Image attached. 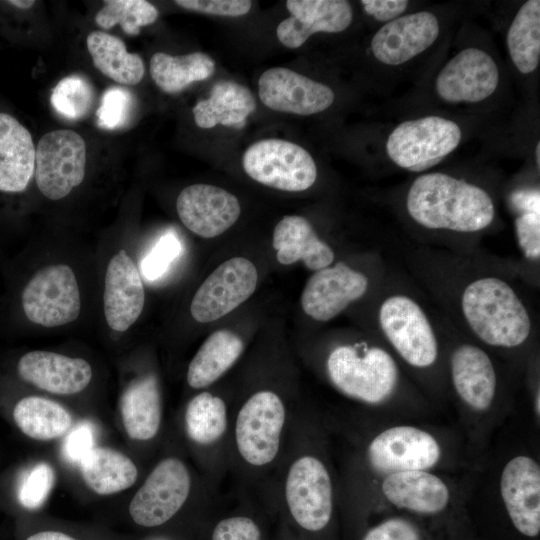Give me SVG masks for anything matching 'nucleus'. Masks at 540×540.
<instances>
[{"instance_id":"obj_29","label":"nucleus","mask_w":540,"mask_h":540,"mask_svg":"<svg viewBox=\"0 0 540 540\" xmlns=\"http://www.w3.org/2000/svg\"><path fill=\"white\" fill-rule=\"evenodd\" d=\"M243 349L242 339L232 331L222 329L213 332L188 366V385L194 389L210 386L234 365Z\"/></svg>"},{"instance_id":"obj_45","label":"nucleus","mask_w":540,"mask_h":540,"mask_svg":"<svg viewBox=\"0 0 540 540\" xmlns=\"http://www.w3.org/2000/svg\"><path fill=\"white\" fill-rule=\"evenodd\" d=\"M212 540H261L258 525L249 517L233 516L217 523Z\"/></svg>"},{"instance_id":"obj_31","label":"nucleus","mask_w":540,"mask_h":540,"mask_svg":"<svg viewBox=\"0 0 540 540\" xmlns=\"http://www.w3.org/2000/svg\"><path fill=\"white\" fill-rule=\"evenodd\" d=\"M13 419L26 436L39 441L62 437L73 424L72 415L64 406L40 396L19 400L13 410Z\"/></svg>"},{"instance_id":"obj_9","label":"nucleus","mask_w":540,"mask_h":540,"mask_svg":"<svg viewBox=\"0 0 540 540\" xmlns=\"http://www.w3.org/2000/svg\"><path fill=\"white\" fill-rule=\"evenodd\" d=\"M285 499L295 522L303 529L317 532L331 520L334 486L325 463L306 454L296 458L285 480Z\"/></svg>"},{"instance_id":"obj_22","label":"nucleus","mask_w":540,"mask_h":540,"mask_svg":"<svg viewBox=\"0 0 540 540\" xmlns=\"http://www.w3.org/2000/svg\"><path fill=\"white\" fill-rule=\"evenodd\" d=\"M145 291L139 270L125 250L109 261L103 294L104 315L108 326L118 332L128 330L140 317Z\"/></svg>"},{"instance_id":"obj_10","label":"nucleus","mask_w":540,"mask_h":540,"mask_svg":"<svg viewBox=\"0 0 540 540\" xmlns=\"http://www.w3.org/2000/svg\"><path fill=\"white\" fill-rule=\"evenodd\" d=\"M35 150L36 184L46 198L62 199L82 183L86 144L80 134L68 129L48 132Z\"/></svg>"},{"instance_id":"obj_12","label":"nucleus","mask_w":540,"mask_h":540,"mask_svg":"<svg viewBox=\"0 0 540 540\" xmlns=\"http://www.w3.org/2000/svg\"><path fill=\"white\" fill-rule=\"evenodd\" d=\"M450 377L468 421L478 425L494 417L498 379L494 363L485 350L469 343L457 346L450 356Z\"/></svg>"},{"instance_id":"obj_35","label":"nucleus","mask_w":540,"mask_h":540,"mask_svg":"<svg viewBox=\"0 0 540 540\" xmlns=\"http://www.w3.org/2000/svg\"><path fill=\"white\" fill-rule=\"evenodd\" d=\"M184 423L189 439L198 445H212L226 432L227 407L224 400L210 392H201L188 403Z\"/></svg>"},{"instance_id":"obj_8","label":"nucleus","mask_w":540,"mask_h":540,"mask_svg":"<svg viewBox=\"0 0 540 540\" xmlns=\"http://www.w3.org/2000/svg\"><path fill=\"white\" fill-rule=\"evenodd\" d=\"M242 165L253 180L282 191H304L317 178V167L309 152L283 139L253 143L245 151Z\"/></svg>"},{"instance_id":"obj_32","label":"nucleus","mask_w":540,"mask_h":540,"mask_svg":"<svg viewBox=\"0 0 540 540\" xmlns=\"http://www.w3.org/2000/svg\"><path fill=\"white\" fill-rule=\"evenodd\" d=\"M87 48L94 66L119 84L136 85L144 76L142 58L127 51L124 42L108 33L93 31L87 36Z\"/></svg>"},{"instance_id":"obj_1","label":"nucleus","mask_w":540,"mask_h":540,"mask_svg":"<svg viewBox=\"0 0 540 540\" xmlns=\"http://www.w3.org/2000/svg\"><path fill=\"white\" fill-rule=\"evenodd\" d=\"M410 217L429 229L473 233L494 220L495 206L481 187L445 173H426L411 184L406 197Z\"/></svg>"},{"instance_id":"obj_50","label":"nucleus","mask_w":540,"mask_h":540,"mask_svg":"<svg viewBox=\"0 0 540 540\" xmlns=\"http://www.w3.org/2000/svg\"><path fill=\"white\" fill-rule=\"evenodd\" d=\"M535 158H536V162H537V164L539 166V163H540V142H538L537 145H536Z\"/></svg>"},{"instance_id":"obj_18","label":"nucleus","mask_w":540,"mask_h":540,"mask_svg":"<svg viewBox=\"0 0 540 540\" xmlns=\"http://www.w3.org/2000/svg\"><path fill=\"white\" fill-rule=\"evenodd\" d=\"M368 287L365 274L338 262L311 275L302 291L301 306L312 319L326 322L360 299Z\"/></svg>"},{"instance_id":"obj_3","label":"nucleus","mask_w":540,"mask_h":540,"mask_svg":"<svg viewBox=\"0 0 540 540\" xmlns=\"http://www.w3.org/2000/svg\"><path fill=\"white\" fill-rule=\"evenodd\" d=\"M461 309L473 333L491 347H519L531 333L527 308L500 278L487 276L470 282L462 292Z\"/></svg>"},{"instance_id":"obj_46","label":"nucleus","mask_w":540,"mask_h":540,"mask_svg":"<svg viewBox=\"0 0 540 540\" xmlns=\"http://www.w3.org/2000/svg\"><path fill=\"white\" fill-rule=\"evenodd\" d=\"M362 7L365 12L380 22H390L407 9L406 0H362Z\"/></svg>"},{"instance_id":"obj_40","label":"nucleus","mask_w":540,"mask_h":540,"mask_svg":"<svg viewBox=\"0 0 540 540\" xmlns=\"http://www.w3.org/2000/svg\"><path fill=\"white\" fill-rule=\"evenodd\" d=\"M181 250V242L173 232L164 234L141 263V270L145 278L155 280L161 277L179 256Z\"/></svg>"},{"instance_id":"obj_48","label":"nucleus","mask_w":540,"mask_h":540,"mask_svg":"<svg viewBox=\"0 0 540 540\" xmlns=\"http://www.w3.org/2000/svg\"><path fill=\"white\" fill-rule=\"evenodd\" d=\"M26 540H77L76 538L54 530L40 531L30 535Z\"/></svg>"},{"instance_id":"obj_37","label":"nucleus","mask_w":540,"mask_h":540,"mask_svg":"<svg viewBox=\"0 0 540 540\" xmlns=\"http://www.w3.org/2000/svg\"><path fill=\"white\" fill-rule=\"evenodd\" d=\"M94 98L91 84L82 76L71 75L61 79L51 93V104L62 116L76 120L90 110Z\"/></svg>"},{"instance_id":"obj_2","label":"nucleus","mask_w":540,"mask_h":540,"mask_svg":"<svg viewBox=\"0 0 540 540\" xmlns=\"http://www.w3.org/2000/svg\"><path fill=\"white\" fill-rule=\"evenodd\" d=\"M454 446L445 434L415 423H391L373 434L364 447L363 459L377 484L397 472L432 470L445 472L454 465Z\"/></svg>"},{"instance_id":"obj_36","label":"nucleus","mask_w":540,"mask_h":540,"mask_svg":"<svg viewBox=\"0 0 540 540\" xmlns=\"http://www.w3.org/2000/svg\"><path fill=\"white\" fill-rule=\"evenodd\" d=\"M97 12L95 22L103 29L120 24L122 30L136 36L143 26L154 23L158 17L157 8L145 0H108Z\"/></svg>"},{"instance_id":"obj_16","label":"nucleus","mask_w":540,"mask_h":540,"mask_svg":"<svg viewBox=\"0 0 540 540\" xmlns=\"http://www.w3.org/2000/svg\"><path fill=\"white\" fill-rule=\"evenodd\" d=\"M258 273L255 265L243 257L220 264L200 285L190 304L192 317L209 323L224 317L255 291Z\"/></svg>"},{"instance_id":"obj_43","label":"nucleus","mask_w":540,"mask_h":540,"mask_svg":"<svg viewBox=\"0 0 540 540\" xmlns=\"http://www.w3.org/2000/svg\"><path fill=\"white\" fill-rule=\"evenodd\" d=\"M519 246L533 260L540 256V211L520 212L515 220Z\"/></svg>"},{"instance_id":"obj_49","label":"nucleus","mask_w":540,"mask_h":540,"mask_svg":"<svg viewBox=\"0 0 540 540\" xmlns=\"http://www.w3.org/2000/svg\"><path fill=\"white\" fill-rule=\"evenodd\" d=\"M7 3L20 9H29L35 4V1L34 0H10V1H7Z\"/></svg>"},{"instance_id":"obj_6","label":"nucleus","mask_w":540,"mask_h":540,"mask_svg":"<svg viewBox=\"0 0 540 540\" xmlns=\"http://www.w3.org/2000/svg\"><path fill=\"white\" fill-rule=\"evenodd\" d=\"M378 316L385 338L406 364L427 369L436 363L438 340L427 315L414 299L392 295L382 302Z\"/></svg>"},{"instance_id":"obj_21","label":"nucleus","mask_w":540,"mask_h":540,"mask_svg":"<svg viewBox=\"0 0 540 540\" xmlns=\"http://www.w3.org/2000/svg\"><path fill=\"white\" fill-rule=\"evenodd\" d=\"M183 225L203 238H213L228 230L241 212L237 197L223 188L194 184L184 188L176 200Z\"/></svg>"},{"instance_id":"obj_19","label":"nucleus","mask_w":540,"mask_h":540,"mask_svg":"<svg viewBox=\"0 0 540 540\" xmlns=\"http://www.w3.org/2000/svg\"><path fill=\"white\" fill-rule=\"evenodd\" d=\"M258 91L266 107L303 116L328 109L335 99L329 86L283 67L263 72L258 81Z\"/></svg>"},{"instance_id":"obj_7","label":"nucleus","mask_w":540,"mask_h":540,"mask_svg":"<svg viewBox=\"0 0 540 540\" xmlns=\"http://www.w3.org/2000/svg\"><path fill=\"white\" fill-rule=\"evenodd\" d=\"M286 409L275 392L254 393L240 408L235 421V443L241 458L251 466L271 464L280 449Z\"/></svg>"},{"instance_id":"obj_41","label":"nucleus","mask_w":540,"mask_h":540,"mask_svg":"<svg viewBox=\"0 0 540 540\" xmlns=\"http://www.w3.org/2000/svg\"><path fill=\"white\" fill-rule=\"evenodd\" d=\"M96 431L92 423L81 421L71 428L63 443V455L70 463H79L94 448Z\"/></svg>"},{"instance_id":"obj_28","label":"nucleus","mask_w":540,"mask_h":540,"mask_svg":"<svg viewBox=\"0 0 540 540\" xmlns=\"http://www.w3.org/2000/svg\"><path fill=\"white\" fill-rule=\"evenodd\" d=\"M122 422L127 435L138 441L156 436L162 420V402L157 378L146 375L130 383L120 402Z\"/></svg>"},{"instance_id":"obj_23","label":"nucleus","mask_w":540,"mask_h":540,"mask_svg":"<svg viewBox=\"0 0 540 540\" xmlns=\"http://www.w3.org/2000/svg\"><path fill=\"white\" fill-rule=\"evenodd\" d=\"M290 17L281 21L276 34L286 47L295 49L318 32L339 33L353 20L351 4L345 0H288Z\"/></svg>"},{"instance_id":"obj_38","label":"nucleus","mask_w":540,"mask_h":540,"mask_svg":"<svg viewBox=\"0 0 540 540\" xmlns=\"http://www.w3.org/2000/svg\"><path fill=\"white\" fill-rule=\"evenodd\" d=\"M55 481L53 468L46 462H40L20 479L17 497L20 504L30 510L41 507L48 498Z\"/></svg>"},{"instance_id":"obj_14","label":"nucleus","mask_w":540,"mask_h":540,"mask_svg":"<svg viewBox=\"0 0 540 540\" xmlns=\"http://www.w3.org/2000/svg\"><path fill=\"white\" fill-rule=\"evenodd\" d=\"M376 489L382 502L395 509L419 516H437L462 496L453 480L444 472L413 470L382 478Z\"/></svg>"},{"instance_id":"obj_26","label":"nucleus","mask_w":540,"mask_h":540,"mask_svg":"<svg viewBox=\"0 0 540 540\" xmlns=\"http://www.w3.org/2000/svg\"><path fill=\"white\" fill-rule=\"evenodd\" d=\"M30 132L13 116L0 113V191H24L35 172Z\"/></svg>"},{"instance_id":"obj_30","label":"nucleus","mask_w":540,"mask_h":540,"mask_svg":"<svg viewBox=\"0 0 540 540\" xmlns=\"http://www.w3.org/2000/svg\"><path fill=\"white\" fill-rule=\"evenodd\" d=\"M84 483L99 495H110L130 488L138 469L126 455L109 448L94 447L79 463Z\"/></svg>"},{"instance_id":"obj_20","label":"nucleus","mask_w":540,"mask_h":540,"mask_svg":"<svg viewBox=\"0 0 540 540\" xmlns=\"http://www.w3.org/2000/svg\"><path fill=\"white\" fill-rule=\"evenodd\" d=\"M440 33L437 16L419 11L384 24L372 37L371 51L382 64L398 66L431 47Z\"/></svg>"},{"instance_id":"obj_5","label":"nucleus","mask_w":540,"mask_h":540,"mask_svg":"<svg viewBox=\"0 0 540 540\" xmlns=\"http://www.w3.org/2000/svg\"><path fill=\"white\" fill-rule=\"evenodd\" d=\"M461 140L462 130L456 122L426 116L396 126L388 136L386 152L397 166L420 172L441 162Z\"/></svg>"},{"instance_id":"obj_4","label":"nucleus","mask_w":540,"mask_h":540,"mask_svg":"<svg viewBox=\"0 0 540 540\" xmlns=\"http://www.w3.org/2000/svg\"><path fill=\"white\" fill-rule=\"evenodd\" d=\"M326 372L343 396L370 407H386L400 386L396 360L384 348L365 342L335 347L327 357Z\"/></svg>"},{"instance_id":"obj_44","label":"nucleus","mask_w":540,"mask_h":540,"mask_svg":"<svg viewBox=\"0 0 540 540\" xmlns=\"http://www.w3.org/2000/svg\"><path fill=\"white\" fill-rule=\"evenodd\" d=\"M175 4L187 10L226 17L245 15L252 7L249 0H176Z\"/></svg>"},{"instance_id":"obj_33","label":"nucleus","mask_w":540,"mask_h":540,"mask_svg":"<svg viewBox=\"0 0 540 540\" xmlns=\"http://www.w3.org/2000/svg\"><path fill=\"white\" fill-rule=\"evenodd\" d=\"M214 71V60L202 52L180 56L157 52L150 59L151 77L166 93L180 92L193 82L209 78Z\"/></svg>"},{"instance_id":"obj_13","label":"nucleus","mask_w":540,"mask_h":540,"mask_svg":"<svg viewBox=\"0 0 540 540\" xmlns=\"http://www.w3.org/2000/svg\"><path fill=\"white\" fill-rule=\"evenodd\" d=\"M497 493L518 533L528 538L540 534V463L528 452H516L503 461L497 476Z\"/></svg>"},{"instance_id":"obj_17","label":"nucleus","mask_w":540,"mask_h":540,"mask_svg":"<svg viewBox=\"0 0 540 540\" xmlns=\"http://www.w3.org/2000/svg\"><path fill=\"white\" fill-rule=\"evenodd\" d=\"M499 83L494 59L479 48H466L451 58L439 72L435 89L448 103H477L490 97Z\"/></svg>"},{"instance_id":"obj_15","label":"nucleus","mask_w":540,"mask_h":540,"mask_svg":"<svg viewBox=\"0 0 540 540\" xmlns=\"http://www.w3.org/2000/svg\"><path fill=\"white\" fill-rule=\"evenodd\" d=\"M191 489L186 465L178 458L160 461L135 493L129 505L132 520L142 527L169 521L184 505Z\"/></svg>"},{"instance_id":"obj_47","label":"nucleus","mask_w":540,"mask_h":540,"mask_svg":"<svg viewBox=\"0 0 540 540\" xmlns=\"http://www.w3.org/2000/svg\"><path fill=\"white\" fill-rule=\"evenodd\" d=\"M511 202L519 212L540 211L539 190H518L511 196Z\"/></svg>"},{"instance_id":"obj_25","label":"nucleus","mask_w":540,"mask_h":540,"mask_svg":"<svg viewBox=\"0 0 540 540\" xmlns=\"http://www.w3.org/2000/svg\"><path fill=\"white\" fill-rule=\"evenodd\" d=\"M273 248L279 263L291 265L303 261L310 270H320L332 264V248L322 241L310 222L298 215H286L275 226Z\"/></svg>"},{"instance_id":"obj_34","label":"nucleus","mask_w":540,"mask_h":540,"mask_svg":"<svg viewBox=\"0 0 540 540\" xmlns=\"http://www.w3.org/2000/svg\"><path fill=\"white\" fill-rule=\"evenodd\" d=\"M509 56L522 74L535 71L540 62V1H526L515 15L506 37Z\"/></svg>"},{"instance_id":"obj_27","label":"nucleus","mask_w":540,"mask_h":540,"mask_svg":"<svg viewBox=\"0 0 540 540\" xmlns=\"http://www.w3.org/2000/svg\"><path fill=\"white\" fill-rule=\"evenodd\" d=\"M255 109V98L246 86L223 80L214 84L209 97L198 101L192 111L200 128L209 129L221 124L241 129Z\"/></svg>"},{"instance_id":"obj_11","label":"nucleus","mask_w":540,"mask_h":540,"mask_svg":"<svg viewBox=\"0 0 540 540\" xmlns=\"http://www.w3.org/2000/svg\"><path fill=\"white\" fill-rule=\"evenodd\" d=\"M22 307L33 323L52 328L77 319L81 311L80 290L68 265L41 268L22 292Z\"/></svg>"},{"instance_id":"obj_24","label":"nucleus","mask_w":540,"mask_h":540,"mask_svg":"<svg viewBox=\"0 0 540 540\" xmlns=\"http://www.w3.org/2000/svg\"><path fill=\"white\" fill-rule=\"evenodd\" d=\"M17 371L24 381L57 395L79 393L92 379V368L86 360L42 350L24 354Z\"/></svg>"},{"instance_id":"obj_42","label":"nucleus","mask_w":540,"mask_h":540,"mask_svg":"<svg viewBox=\"0 0 540 540\" xmlns=\"http://www.w3.org/2000/svg\"><path fill=\"white\" fill-rule=\"evenodd\" d=\"M361 540H422V535L410 520L390 517L370 528Z\"/></svg>"},{"instance_id":"obj_39","label":"nucleus","mask_w":540,"mask_h":540,"mask_svg":"<svg viewBox=\"0 0 540 540\" xmlns=\"http://www.w3.org/2000/svg\"><path fill=\"white\" fill-rule=\"evenodd\" d=\"M134 105L133 95L121 87L107 89L96 111L97 124L105 130L122 128L131 118Z\"/></svg>"}]
</instances>
